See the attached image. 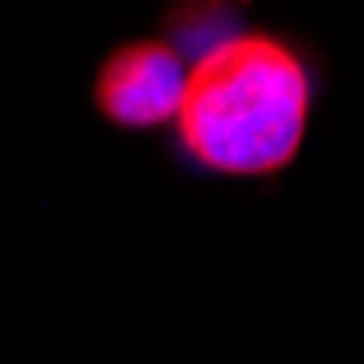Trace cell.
Segmentation results:
<instances>
[{
	"mask_svg": "<svg viewBox=\"0 0 364 364\" xmlns=\"http://www.w3.org/2000/svg\"><path fill=\"white\" fill-rule=\"evenodd\" d=\"M308 117V78L291 48L239 35L204 53L178 109L182 144L221 173H269L295 156Z\"/></svg>",
	"mask_w": 364,
	"mask_h": 364,
	"instance_id": "6da1fadb",
	"label": "cell"
},
{
	"mask_svg": "<svg viewBox=\"0 0 364 364\" xmlns=\"http://www.w3.org/2000/svg\"><path fill=\"white\" fill-rule=\"evenodd\" d=\"M187 70L165 43H130L100 70V109L122 126H156L178 117Z\"/></svg>",
	"mask_w": 364,
	"mask_h": 364,
	"instance_id": "7a4b0ae2",
	"label": "cell"
}]
</instances>
